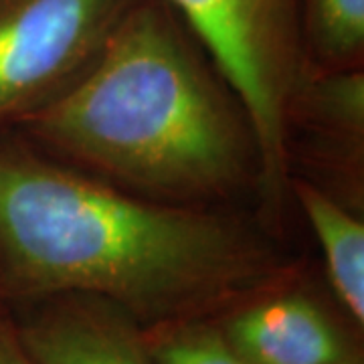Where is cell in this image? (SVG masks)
I'll list each match as a JSON object with an SVG mask.
<instances>
[{"label":"cell","mask_w":364,"mask_h":364,"mask_svg":"<svg viewBox=\"0 0 364 364\" xmlns=\"http://www.w3.org/2000/svg\"><path fill=\"white\" fill-rule=\"evenodd\" d=\"M269 267L223 225L132 200L0 146V301L59 291L116 301L144 326L213 316Z\"/></svg>","instance_id":"obj_1"},{"label":"cell","mask_w":364,"mask_h":364,"mask_svg":"<svg viewBox=\"0 0 364 364\" xmlns=\"http://www.w3.org/2000/svg\"><path fill=\"white\" fill-rule=\"evenodd\" d=\"M28 130L109 174L168 193L223 186L239 140L164 0H132L77 85L25 116Z\"/></svg>","instance_id":"obj_2"},{"label":"cell","mask_w":364,"mask_h":364,"mask_svg":"<svg viewBox=\"0 0 364 364\" xmlns=\"http://www.w3.org/2000/svg\"><path fill=\"white\" fill-rule=\"evenodd\" d=\"M245 105L267 174L284 168V109L301 25L299 0H168Z\"/></svg>","instance_id":"obj_3"},{"label":"cell","mask_w":364,"mask_h":364,"mask_svg":"<svg viewBox=\"0 0 364 364\" xmlns=\"http://www.w3.org/2000/svg\"><path fill=\"white\" fill-rule=\"evenodd\" d=\"M132 0H0V126L95 57Z\"/></svg>","instance_id":"obj_4"},{"label":"cell","mask_w":364,"mask_h":364,"mask_svg":"<svg viewBox=\"0 0 364 364\" xmlns=\"http://www.w3.org/2000/svg\"><path fill=\"white\" fill-rule=\"evenodd\" d=\"M9 308L35 364H154L144 324L112 299L59 291Z\"/></svg>","instance_id":"obj_5"},{"label":"cell","mask_w":364,"mask_h":364,"mask_svg":"<svg viewBox=\"0 0 364 364\" xmlns=\"http://www.w3.org/2000/svg\"><path fill=\"white\" fill-rule=\"evenodd\" d=\"M239 296L210 318L249 364H363L334 316L301 291Z\"/></svg>","instance_id":"obj_6"},{"label":"cell","mask_w":364,"mask_h":364,"mask_svg":"<svg viewBox=\"0 0 364 364\" xmlns=\"http://www.w3.org/2000/svg\"><path fill=\"white\" fill-rule=\"evenodd\" d=\"M298 196L326 257L330 286L340 308L363 330L364 326V227L344 208L308 184Z\"/></svg>","instance_id":"obj_7"},{"label":"cell","mask_w":364,"mask_h":364,"mask_svg":"<svg viewBox=\"0 0 364 364\" xmlns=\"http://www.w3.org/2000/svg\"><path fill=\"white\" fill-rule=\"evenodd\" d=\"M154 364H249L210 316L144 326Z\"/></svg>","instance_id":"obj_8"},{"label":"cell","mask_w":364,"mask_h":364,"mask_svg":"<svg viewBox=\"0 0 364 364\" xmlns=\"http://www.w3.org/2000/svg\"><path fill=\"white\" fill-rule=\"evenodd\" d=\"M301 21L332 57L354 55L364 43V0H299Z\"/></svg>","instance_id":"obj_9"},{"label":"cell","mask_w":364,"mask_h":364,"mask_svg":"<svg viewBox=\"0 0 364 364\" xmlns=\"http://www.w3.org/2000/svg\"><path fill=\"white\" fill-rule=\"evenodd\" d=\"M0 364H35L23 348L11 308L0 301Z\"/></svg>","instance_id":"obj_10"}]
</instances>
